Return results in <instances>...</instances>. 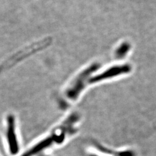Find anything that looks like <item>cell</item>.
Segmentation results:
<instances>
[{
	"instance_id": "1",
	"label": "cell",
	"mask_w": 156,
	"mask_h": 156,
	"mask_svg": "<svg viewBox=\"0 0 156 156\" xmlns=\"http://www.w3.org/2000/svg\"><path fill=\"white\" fill-rule=\"evenodd\" d=\"M98 64H94L91 67L84 71L74 82L73 86L67 91V95L70 99H75L79 94L80 92L83 89L84 82L91 73L95 72L100 68Z\"/></svg>"
},
{
	"instance_id": "2",
	"label": "cell",
	"mask_w": 156,
	"mask_h": 156,
	"mask_svg": "<svg viewBox=\"0 0 156 156\" xmlns=\"http://www.w3.org/2000/svg\"><path fill=\"white\" fill-rule=\"evenodd\" d=\"M131 69V67L128 64H124L123 66L112 67L109 69L105 71V72L91 78L89 80V82L91 83L97 82L107 78H112L120 74L129 73L130 72Z\"/></svg>"
},
{
	"instance_id": "3",
	"label": "cell",
	"mask_w": 156,
	"mask_h": 156,
	"mask_svg": "<svg viewBox=\"0 0 156 156\" xmlns=\"http://www.w3.org/2000/svg\"><path fill=\"white\" fill-rule=\"evenodd\" d=\"M7 136L11 153L15 154L19 151V146L15 131V120L12 116H9L8 118Z\"/></svg>"
},
{
	"instance_id": "4",
	"label": "cell",
	"mask_w": 156,
	"mask_h": 156,
	"mask_svg": "<svg viewBox=\"0 0 156 156\" xmlns=\"http://www.w3.org/2000/svg\"><path fill=\"white\" fill-rule=\"evenodd\" d=\"M52 142H53V140L51 138H48L46 140H44L41 141L38 144L34 146L31 150L28 151L27 153H26L22 156H33L35 154L42 151L43 149H45V147L49 146L51 144Z\"/></svg>"
},
{
	"instance_id": "5",
	"label": "cell",
	"mask_w": 156,
	"mask_h": 156,
	"mask_svg": "<svg viewBox=\"0 0 156 156\" xmlns=\"http://www.w3.org/2000/svg\"><path fill=\"white\" fill-rule=\"evenodd\" d=\"M129 49H130V45L128 43L124 42L122 44L116 51L115 56L116 58L120 59L124 57V56L127 54Z\"/></svg>"
},
{
	"instance_id": "6",
	"label": "cell",
	"mask_w": 156,
	"mask_h": 156,
	"mask_svg": "<svg viewBox=\"0 0 156 156\" xmlns=\"http://www.w3.org/2000/svg\"></svg>"
}]
</instances>
